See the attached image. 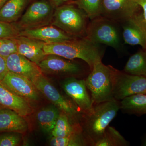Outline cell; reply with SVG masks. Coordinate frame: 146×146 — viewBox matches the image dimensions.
Instances as JSON below:
<instances>
[{
  "label": "cell",
  "instance_id": "obj_1",
  "mask_svg": "<svg viewBox=\"0 0 146 146\" xmlns=\"http://www.w3.org/2000/svg\"><path fill=\"white\" fill-rule=\"evenodd\" d=\"M98 46L84 37L55 44H46L44 50L46 55H56L70 60L79 58L85 61L91 70L95 64L102 61L103 53Z\"/></svg>",
  "mask_w": 146,
  "mask_h": 146
},
{
  "label": "cell",
  "instance_id": "obj_2",
  "mask_svg": "<svg viewBox=\"0 0 146 146\" xmlns=\"http://www.w3.org/2000/svg\"><path fill=\"white\" fill-rule=\"evenodd\" d=\"M120 104L113 100L96 104L91 112L85 114V136L91 146L100 140L110 123L117 116Z\"/></svg>",
  "mask_w": 146,
  "mask_h": 146
},
{
  "label": "cell",
  "instance_id": "obj_3",
  "mask_svg": "<svg viewBox=\"0 0 146 146\" xmlns=\"http://www.w3.org/2000/svg\"><path fill=\"white\" fill-rule=\"evenodd\" d=\"M86 80L94 104L115 100L112 92V66L102 61L95 64Z\"/></svg>",
  "mask_w": 146,
  "mask_h": 146
},
{
  "label": "cell",
  "instance_id": "obj_4",
  "mask_svg": "<svg viewBox=\"0 0 146 146\" xmlns=\"http://www.w3.org/2000/svg\"><path fill=\"white\" fill-rule=\"evenodd\" d=\"M116 21L100 16L91 20L86 28L85 38L96 44H102L119 49L121 40Z\"/></svg>",
  "mask_w": 146,
  "mask_h": 146
},
{
  "label": "cell",
  "instance_id": "obj_5",
  "mask_svg": "<svg viewBox=\"0 0 146 146\" xmlns=\"http://www.w3.org/2000/svg\"><path fill=\"white\" fill-rule=\"evenodd\" d=\"M87 18L79 8L72 5L60 6L53 15L52 25L71 36H78L86 34Z\"/></svg>",
  "mask_w": 146,
  "mask_h": 146
},
{
  "label": "cell",
  "instance_id": "obj_6",
  "mask_svg": "<svg viewBox=\"0 0 146 146\" xmlns=\"http://www.w3.org/2000/svg\"><path fill=\"white\" fill-rule=\"evenodd\" d=\"M114 99L122 100L134 94L146 93V78L121 72L112 66Z\"/></svg>",
  "mask_w": 146,
  "mask_h": 146
},
{
  "label": "cell",
  "instance_id": "obj_7",
  "mask_svg": "<svg viewBox=\"0 0 146 146\" xmlns=\"http://www.w3.org/2000/svg\"><path fill=\"white\" fill-rule=\"evenodd\" d=\"M31 81L38 91L62 112L72 117L78 115V107L63 96L43 74L33 79Z\"/></svg>",
  "mask_w": 146,
  "mask_h": 146
},
{
  "label": "cell",
  "instance_id": "obj_8",
  "mask_svg": "<svg viewBox=\"0 0 146 146\" xmlns=\"http://www.w3.org/2000/svg\"><path fill=\"white\" fill-rule=\"evenodd\" d=\"M52 8L45 1L32 4L22 16L18 27L21 30L44 26L53 17Z\"/></svg>",
  "mask_w": 146,
  "mask_h": 146
},
{
  "label": "cell",
  "instance_id": "obj_9",
  "mask_svg": "<svg viewBox=\"0 0 146 146\" xmlns=\"http://www.w3.org/2000/svg\"><path fill=\"white\" fill-rule=\"evenodd\" d=\"M136 0H101V16L123 22L139 12Z\"/></svg>",
  "mask_w": 146,
  "mask_h": 146
},
{
  "label": "cell",
  "instance_id": "obj_10",
  "mask_svg": "<svg viewBox=\"0 0 146 146\" xmlns=\"http://www.w3.org/2000/svg\"><path fill=\"white\" fill-rule=\"evenodd\" d=\"M122 22L125 44L139 45L146 49V21L143 13L138 12Z\"/></svg>",
  "mask_w": 146,
  "mask_h": 146
},
{
  "label": "cell",
  "instance_id": "obj_11",
  "mask_svg": "<svg viewBox=\"0 0 146 146\" xmlns=\"http://www.w3.org/2000/svg\"><path fill=\"white\" fill-rule=\"evenodd\" d=\"M62 86L65 94L84 113L92 111L94 104L87 92L85 80L68 78L63 81Z\"/></svg>",
  "mask_w": 146,
  "mask_h": 146
},
{
  "label": "cell",
  "instance_id": "obj_12",
  "mask_svg": "<svg viewBox=\"0 0 146 146\" xmlns=\"http://www.w3.org/2000/svg\"><path fill=\"white\" fill-rule=\"evenodd\" d=\"M1 82L11 92L29 102L39 100L38 90L26 77L8 72Z\"/></svg>",
  "mask_w": 146,
  "mask_h": 146
},
{
  "label": "cell",
  "instance_id": "obj_13",
  "mask_svg": "<svg viewBox=\"0 0 146 146\" xmlns=\"http://www.w3.org/2000/svg\"><path fill=\"white\" fill-rule=\"evenodd\" d=\"M19 36L36 39L46 44H55L75 38L60 29L52 26L23 30L20 31Z\"/></svg>",
  "mask_w": 146,
  "mask_h": 146
},
{
  "label": "cell",
  "instance_id": "obj_14",
  "mask_svg": "<svg viewBox=\"0 0 146 146\" xmlns=\"http://www.w3.org/2000/svg\"><path fill=\"white\" fill-rule=\"evenodd\" d=\"M38 65L42 73L47 74H76L81 70L78 63L54 54L47 55Z\"/></svg>",
  "mask_w": 146,
  "mask_h": 146
},
{
  "label": "cell",
  "instance_id": "obj_15",
  "mask_svg": "<svg viewBox=\"0 0 146 146\" xmlns=\"http://www.w3.org/2000/svg\"><path fill=\"white\" fill-rule=\"evenodd\" d=\"M5 59L8 72L23 76L31 81L43 74L39 65L17 52L10 54Z\"/></svg>",
  "mask_w": 146,
  "mask_h": 146
},
{
  "label": "cell",
  "instance_id": "obj_16",
  "mask_svg": "<svg viewBox=\"0 0 146 146\" xmlns=\"http://www.w3.org/2000/svg\"><path fill=\"white\" fill-rule=\"evenodd\" d=\"M15 39L17 53L37 65L46 56L44 50V42L23 36H17Z\"/></svg>",
  "mask_w": 146,
  "mask_h": 146
},
{
  "label": "cell",
  "instance_id": "obj_17",
  "mask_svg": "<svg viewBox=\"0 0 146 146\" xmlns=\"http://www.w3.org/2000/svg\"><path fill=\"white\" fill-rule=\"evenodd\" d=\"M0 108L11 110L24 117L31 115L33 112L29 102L9 90L1 82Z\"/></svg>",
  "mask_w": 146,
  "mask_h": 146
},
{
  "label": "cell",
  "instance_id": "obj_18",
  "mask_svg": "<svg viewBox=\"0 0 146 146\" xmlns=\"http://www.w3.org/2000/svg\"><path fill=\"white\" fill-rule=\"evenodd\" d=\"M27 129L23 117L11 110L0 108V132L23 133Z\"/></svg>",
  "mask_w": 146,
  "mask_h": 146
},
{
  "label": "cell",
  "instance_id": "obj_19",
  "mask_svg": "<svg viewBox=\"0 0 146 146\" xmlns=\"http://www.w3.org/2000/svg\"><path fill=\"white\" fill-rule=\"evenodd\" d=\"M119 104L120 109L125 113L140 116L146 115V93L126 97Z\"/></svg>",
  "mask_w": 146,
  "mask_h": 146
},
{
  "label": "cell",
  "instance_id": "obj_20",
  "mask_svg": "<svg viewBox=\"0 0 146 146\" xmlns=\"http://www.w3.org/2000/svg\"><path fill=\"white\" fill-rule=\"evenodd\" d=\"M59 110L54 105H50L43 108L37 112L36 119L44 132H52L60 115Z\"/></svg>",
  "mask_w": 146,
  "mask_h": 146
},
{
  "label": "cell",
  "instance_id": "obj_21",
  "mask_svg": "<svg viewBox=\"0 0 146 146\" xmlns=\"http://www.w3.org/2000/svg\"><path fill=\"white\" fill-rule=\"evenodd\" d=\"M27 0H8L0 9V21L10 23L21 17Z\"/></svg>",
  "mask_w": 146,
  "mask_h": 146
},
{
  "label": "cell",
  "instance_id": "obj_22",
  "mask_svg": "<svg viewBox=\"0 0 146 146\" xmlns=\"http://www.w3.org/2000/svg\"><path fill=\"white\" fill-rule=\"evenodd\" d=\"M124 71L130 74L146 78V49L142 48L131 56Z\"/></svg>",
  "mask_w": 146,
  "mask_h": 146
},
{
  "label": "cell",
  "instance_id": "obj_23",
  "mask_svg": "<svg viewBox=\"0 0 146 146\" xmlns=\"http://www.w3.org/2000/svg\"><path fill=\"white\" fill-rule=\"evenodd\" d=\"M129 143L115 128L108 127L102 138L94 146H127Z\"/></svg>",
  "mask_w": 146,
  "mask_h": 146
},
{
  "label": "cell",
  "instance_id": "obj_24",
  "mask_svg": "<svg viewBox=\"0 0 146 146\" xmlns=\"http://www.w3.org/2000/svg\"><path fill=\"white\" fill-rule=\"evenodd\" d=\"M70 117L72 116L65 112H62L60 113L55 125L51 132L52 136L69 137L77 133L71 123Z\"/></svg>",
  "mask_w": 146,
  "mask_h": 146
},
{
  "label": "cell",
  "instance_id": "obj_25",
  "mask_svg": "<svg viewBox=\"0 0 146 146\" xmlns=\"http://www.w3.org/2000/svg\"><path fill=\"white\" fill-rule=\"evenodd\" d=\"M50 144L53 146H82L88 145V142L86 138L77 132L69 137L53 136Z\"/></svg>",
  "mask_w": 146,
  "mask_h": 146
},
{
  "label": "cell",
  "instance_id": "obj_26",
  "mask_svg": "<svg viewBox=\"0 0 146 146\" xmlns=\"http://www.w3.org/2000/svg\"><path fill=\"white\" fill-rule=\"evenodd\" d=\"M74 3L90 20L101 16V0H76Z\"/></svg>",
  "mask_w": 146,
  "mask_h": 146
},
{
  "label": "cell",
  "instance_id": "obj_27",
  "mask_svg": "<svg viewBox=\"0 0 146 146\" xmlns=\"http://www.w3.org/2000/svg\"><path fill=\"white\" fill-rule=\"evenodd\" d=\"M17 52L15 38H0V56L5 59L9 56Z\"/></svg>",
  "mask_w": 146,
  "mask_h": 146
},
{
  "label": "cell",
  "instance_id": "obj_28",
  "mask_svg": "<svg viewBox=\"0 0 146 146\" xmlns=\"http://www.w3.org/2000/svg\"><path fill=\"white\" fill-rule=\"evenodd\" d=\"M21 31L18 27L0 21V38H15Z\"/></svg>",
  "mask_w": 146,
  "mask_h": 146
},
{
  "label": "cell",
  "instance_id": "obj_29",
  "mask_svg": "<svg viewBox=\"0 0 146 146\" xmlns=\"http://www.w3.org/2000/svg\"><path fill=\"white\" fill-rule=\"evenodd\" d=\"M21 139V135L17 132L4 134L0 136V146H18Z\"/></svg>",
  "mask_w": 146,
  "mask_h": 146
},
{
  "label": "cell",
  "instance_id": "obj_30",
  "mask_svg": "<svg viewBox=\"0 0 146 146\" xmlns=\"http://www.w3.org/2000/svg\"><path fill=\"white\" fill-rule=\"evenodd\" d=\"M8 72L5 59L0 56V82L2 81Z\"/></svg>",
  "mask_w": 146,
  "mask_h": 146
},
{
  "label": "cell",
  "instance_id": "obj_31",
  "mask_svg": "<svg viewBox=\"0 0 146 146\" xmlns=\"http://www.w3.org/2000/svg\"><path fill=\"white\" fill-rule=\"evenodd\" d=\"M140 7L143 10V15L145 21H146V0H136Z\"/></svg>",
  "mask_w": 146,
  "mask_h": 146
},
{
  "label": "cell",
  "instance_id": "obj_32",
  "mask_svg": "<svg viewBox=\"0 0 146 146\" xmlns=\"http://www.w3.org/2000/svg\"><path fill=\"white\" fill-rule=\"evenodd\" d=\"M69 1L70 0H50L52 5L56 7L62 5L64 3Z\"/></svg>",
  "mask_w": 146,
  "mask_h": 146
},
{
  "label": "cell",
  "instance_id": "obj_33",
  "mask_svg": "<svg viewBox=\"0 0 146 146\" xmlns=\"http://www.w3.org/2000/svg\"><path fill=\"white\" fill-rule=\"evenodd\" d=\"M8 0H0V9L5 4Z\"/></svg>",
  "mask_w": 146,
  "mask_h": 146
},
{
  "label": "cell",
  "instance_id": "obj_34",
  "mask_svg": "<svg viewBox=\"0 0 146 146\" xmlns=\"http://www.w3.org/2000/svg\"><path fill=\"white\" fill-rule=\"evenodd\" d=\"M145 145L146 146V141H145Z\"/></svg>",
  "mask_w": 146,
  "mask_h": 146
}]
</instances>
